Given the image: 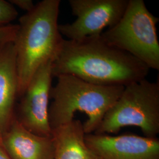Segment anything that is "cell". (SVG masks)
<instances>
[{"label":"cell","mask_w":159,"mask_h":159,"mask_svg":"<svg viewBox=\"0 0 159 159\" xmlns=\"http://www.w3.org/2000/svg\"><path fill=\"white\" fill-rule=\"evenodd\" d=\"M0 159H11L2 146V142H0Z\"/></svg>","instance_id":"9a60e30c"},{"label":"cell","mask_w":159,"mask_h":159,"mask_svg":"<svg viewBox=\"0 0 159 159\" xmlns=\"http://www.w3.org/2000/svg\"><path fill=\"white\" fill-rule=\"evenodd\" d=\"M57 78V84L50 91L53 100L48 110L51 129L71 121L75 113L80 111L88 116L83 123L85 134L94 133L125 89L123 86L96 85L70 74Z\"/></svg>","instance_id":"3957f363"},{"label":"cell","mask_w":159,"mask_h":159,"mask_svg":"<svg viewBox=\"0 0 159 159\" xmlns=\"http://www.w3.org/2000/svg\"><path fill=\"white\" fill-rule=\"evenodd\" d=\"M60 0H43L20 18L13 44L16 54L18 96H22L35 73L53 61L64 39L58 29Z\"/></svg>","instance_id":"7a4b0ae2"},{"label":"cell","mask_w":159,"mask_h":159,"mask_svg":"<svg viewBox=\"0 0 159 159\" xmlns=\"http://www.w3.org/2000/svg\"><path fill=\"white\" fill-rule=\"evenodd\" d=\"M2 146L11 159H53L51 137L35 134L16 119L2 134Z\"/></svg>","instance_id":"9c48e42d"},{"label":"cell","mask_w":159,"mask_h":159,"mask_svg":"<svg viewBox=\"0 0 159 159\" xmlns=\"http://www.w3.org/2000/svg\"><path fill=\"white\" fill-rule=\"evenodd\" d=\"M17 16L18 12L16 7L9 1L0 0V27L10 24Z\"/></svg>","instance_id":"7c38bea8"},{"label":"cell","mask_w":159,"mask_h":159,"mask_svg":"<svg viewBox=\"0 0 159 159\" xmlns=\"http://www.w3.org/2000/svg\"><path fill=\"white\" fill-rule=\"evenodd\" d=\"M159 21L143 0H129L119 21L101 35L110 45L130 54L149 69L159 70Z\"/></svg>","instance_id":"5b68a950"},{"label":"cell","mask_w":159,"mask_h":159,"mask_svg":"<svg viewBox=\"0 0 159 159\" xmlns=\"http://www.w3.org/2000/svg\"><path fill=\"white\" fill-rule=\"evenodd\" d=\"M18 78L13 42L0 48V132L2 134L14 120L13 111L18 95Z\"/></svg>","instance_id":"30bf717a"},{"label":"cell","mask_w":159,"mask_h":159,"mask_svg":"<svg viewBox=\"0 0 159 159\" xmlns=\"http://www.w3.org/2000/svg\"><path fill=\"white\" fill-rule=\"evenodd\" d=\"M4 44H5V43H1V42H0V48H1V47Z\"/></svg>","instance_id":"e0dca14e"},{"label":"cell","mask_w":159,"mask_h":159,"mask_svg":"<svg viewBox=\"0 0 159 159\" xmlns=\"http://www.w3.org/2000/svg\"><path fill=\"white\" fill-rule=\"evenodd\" d=\"M85 134L79 120L52 129L53 159H96L85 143Z\"/></svg>","instance_id":"8fae6325"},{"label":"cell","mask_w":159,"mask_h":159,"mask_svg":"<svg viewBox=\"0 0 159 159\" xmlns=\"http://www.w3.org/2000/svg\"><path fill=\"white\" fill-rule=\"evenodd\" d=\"M128 3L129 0H69L77 19L71 24H59L60 33L74 41L99 35L105 28L119 21Z\"/></svg>","instance_id":"8992f818"},{"label":"cell","mask_w":159,"mask_h":159,"mask_svg":"<svg viewBox=\"0 0 159 159\" xmlns=\"http://www.w3.org/2000/svg\"><path fill=\"white\" fill-rule=\"evenodd\" d=\"M51 70L53 77L70 74L96 85L125 87L145 79L150 69L110 45L100 34L78 41L64 39Z\"/></svg>","instance_id":"6da1fadb"},{"label":"cell","mask_w":159,"mask_h":159,"mask_svg":"<svg viewBox=\"0 0 159 159\" xmlns=\"http://www.w3.org/2000/svg\"><path fill=\"white\" fill-rule=\"evenodd\" d=\"M52 61L44 63L35 73L24 94L18 121L35 134L51 137L48 110L53 78Z\"/></svg>","instance_id":"52a82bcc"},{"label":"cell","mask_w":159,"mask_h":159,"mask_svg":"<svg viewBox=\"0 0 159 159\" xmlns=\"http://www.w3.org/2000/svg\"><path fill=\"white\" fill-rule=\"evenodd\" d=\"M9 2L14 7H17L27 12L33 10L35 7L32 0H10Z\"/></svg>","instance_id":"5bb4252c"},{"label":"cell","mask_w":159,"mask_h":159,"mask_svg":"<svg viewBox=\"0 0 159 159\" xmlns=\"http://www.w3.org/2000/svg\"><path fill=\"white\" fill-rule=\"evenodd\" d=\"M139 127L146 137L159 133V83L143 79L125 87L104 115L96 134L118 133L123 127Z\"/></svg>","instance_id":"277c9868"},{"label":"cell","mask_w":159,"mask_h":159,"mask_svg":"<svg viewBox=\"0 0 159 159\" xmlns=\"http://www.w3.org/2000/svg\"><path fill=\"white\" fill-rule=\"evenodd\" d=\"M2 142V134L0 132V142Z\"/></svg>","instance_id":"2e32d148"},{"label":"cell","mask_w":159,"mask_h":159,"mask_svg":"<svg viewBox=\"0 0 159 159\" xmlns=\"http://www.w3.org/2000/svg\"><path fill=\"white\" fill-rule=\"evenodd\" d=\"M18 29V24H9L0 27V42H13Z\"/></svg>","instance_id":"4fadbf2b"},{"label":"cell","mask_w":159,"mask_h":159,"mask_svg":"<svg viewBox=\"0 0 159 159\" xmlns=\"http://www.w3.org/2000/svg\"><path fill=\"white\" fill-rule=\"evenodd\" d=\"M85 143L96 159H159L157 137L134 134H85Z\"/></svg>","instance_id":"ba28073f"}]
</instances>
